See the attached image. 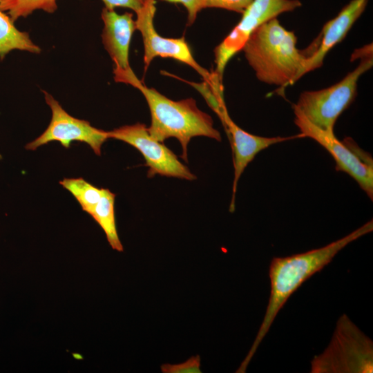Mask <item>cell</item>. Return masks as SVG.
<instances>
[{
  "mask_svg": "<svg viewBox=\"0 0 373 373\" xmlns=\"http://www.w3.org/2000/svg\"><path fill=\"white\" fill-rule=\"evenodd\" d=\"M296 42L294 32L274 18L252 32L242 50L259 81L282 88L303 75L307 59L318 46L317 39L305 52L297 48Z\"/></svg>",
  "mask_w": 373,
  "mask_h": 373,
  "instance_id": "cell-2",
  "label": "cell"
},
{
  "mask_svg": "<svg viewBox=\"0 0 373 373\" xmlns=\"http://www.w3.org/2000/svg\"><path fill=\"white\" fill-rule=\"evenodd\" d=\"M294 123L303 137H308L323 146L332 155L336 164V170L350 175L372 200L373 198V164L372 160L365 158L354 152L348 146L339 141L334 133L320 129L310 123L298 112Z\"/></svg>",
  "mask_w": 373,
  "mask_h": 373,
  "instance_id": "cell-10",
  "label": "cell"
},
{
  "mask_svg": "<svg viewBox=\"0 0 373 373\" xmlns=\"http://www.w3.org/2000/svg\"><path fill=\"white\" fill-rule=\"evenodd\" d=\"M115 194L105 189L104 193L95 207L91 216L105 233L112 249L123 251V246L117 234L115 216Z\"/></svg>",
  "mask_w": 373,
  "mask_h": 373,
  "instance_id": "cell-15",
  "label": "cell"
},
{
  "mask_svg": "<svg viewBox=\"0 0 373 373\" xmlns=\"http://www.w3.org/2000/svg\"><path fill=\"white\" fill-rule=\"evenodd\" d=\"M373 342L350 319L342 314L331 341L311 361V373H372Z\"/></svg>",
  "mask_w": 373,
  "mask_h": 373,
  "instance_id": "cell-4",
  "label": "cell"
},
{
  "mask_svg": "<svg viewBox=\"0 0 373 373\" xmlns=\"http://www.w3.org/2000/svg\"><path fill=\"white\" fill-rule=\"evenodd\" d=\"M108 136L133 146L142 153L149 167V178L157 174L189 181L197 178L171 150L150 135L144 124L122 126L108 131Z\"/></svg>",
  "mask_w": 373,
  "mask_h": 373,
  "instance_id": "cell-7",
  "label": "cell"
},
{
  "mask_svg": "<svg viewBox=\"0 0 373 373\" xmlns=\"http://www.w3.org/2000/svg\"><path fill=\"white\" fill-rule=\"evenodd\" d=\"M370 220L347 236L329 244L286 257H274L269 270L270 295L264 318L256 337L238 372H245L275 318L290 296L314 274L327 265L345 247L372 232Z\"/></svg>",
  "mask_w": 373,
  "mask_h": 373,
  "instance_id": "cell-1",
  "label": "cell"
},
{
  "mask_svg": "<svg viewBox=\"0 0 373 373\" xmlns=\"http://www.w3.org/2000/svg\"><path fill=\"white\" fill-rule=\"evenodd\" d=\"M221 121L224 124L231 140L233 153L234 178L232 187V198L229 210L233 212L235 207V195L238 180L247 166L261 151L269 146L287 140L303 137L300 133L290 137H262L252 135L240 128L228 115L227 109L223 111Z\"/></svg>",
  "mask_w": 373,
  "mask_h": 373,
  "instance_id": "cell-12",
  "label": "cell"
},
{
  "mask_svg": "<svg viewBox=\"0 0 373 373\" xmlns=\"http://www.w3.org/2000/svg\"><path fill=\"white\" fill-rule=\"evenodd\" d=\"M370 46L361 49L363 57L360 64L341 81L323 89L303 92L293 106L294 112L300 113L320 129L334 133L338 117L356 97L360 77L373 65L372 51L364 57Z\"/></svg>",
  "mask_w": 373,
  "mask_h": 373,
  "instance_id": "cell-5",
  "label": "cell"
},
{
  "mask_svg": "<svg viewBox=\"0 0 373 373\" xmlns=\"http://www.w3.org/2000/svg\"><path fill=\"white\" fill-rule=\"evenodd\" d=\"M368 0H352L334 19L323 26L318 46L307 59L303 69V75L316 70L323 64L328 52L346 36L355 21L365 10Z\"/></svg>",
  "mask_w": 373,
  "mask_h": 373,
  "instance_id": "cell-13",
  "label": "cell"
},
{
  "mask_svg": "<svg viewBox=\"0 0 373 373\" xmlns=\"http://www.w3.org/2000/svg\"><path fill=\"white\" fill-rule=\"evenodd\" d=\"M155 10V0H145L142 8L136 13V29L142 35L144 47L145 68L156 57L172 58L192 67L210 86L217 84L218 79H213L211 74L195 60L184 37L166 38L157 32L153 23Z\"/></svg>",
  "mask_w": 373,
  "mask_h": 373,
  "instance_id": "cell-8",
  "label": "cell"
},
{
  "mask_svg": "<svg viewBox=\"0 0 373 373\" xmlns=\"http://www.w3.org/2000/svg\"><path fill=\"white\" fill-rule=\"evenodd\" d=\"M12 50L39 53L40 48L32 42L28 32L19 30L11 18L0 10V58Z\"/></svg>",
  "mask_w": 373,
  "mask_h": 373,
  "instance_id": "cell-14",
  "label": "cell"
},
{
  "mask_svg": "<svg viewBox=\"0 0 373 373\" xmlns=\"http://www.w3.org/2000/svg\"><path fill=\"white\" fill-rule=\"evenodd\" d=\"M102 18L104 23L102 43L114 63V78L137 88L142 83L135 76L128 61L129 47L136 29L133 15L117 14L114 10L104 8Z\"/></svg>",
  "mask_w": 373,
  "mask_h": 373,
  "instance_id": "cell-11",
  "label": "cell"
},
{
  "mask_svg": "<svg viewBox=\"0 0 373 373\" xmlns=\"http://www.w3.org/2000/svg\"><path fill=\"white\" fill-rule=\"evenodd\" d=\"M57 8L56 0H0V10L7 12L13 21L37 10L52 13Z\"/></svg>",
  "mask_w": 373,
  "mask_h": 373,
  "instance_id": "cell-17",
  "label": "cell"
},
{
  "mask_svg": "<svg viewBox=\"0 0 373 373\" xmlns=\"http://www.w3.org/2000/svg\"><path fill=\"white\" fill-rule=\"evenodd\" d=\"M137 89L144 96L150 109V135L160 142L169 137L176 138L181 144L184 161H188L187 147L191 138L204 136L221 141L211 117L200 110L193 98L173 101L143 84Z\"/></svg>",
  "mask_w": 373,
  "mask_h": 373,
  "instance_id": "cell-3",
  "label": "cell"
},
{
  "mask_svg": "<svg viewBox=\"0 0 373 373\" xmlns=\"http://www.w3.org/2000/svg\"><path fill=\"white\" fill-rule=\"evenodd\" d=\"M44 94L52 111L51 120L45 131L27 144L26 149L34 151L52 141H58L68 149L73 141H78L86 143L96 155H100L102 146L108 139V131L93 127L88 121L71 116L50 94L46 91H44Z\"/></svg>",
  "mask_w": 373,
  "mask_h": 373,
  "instance_id": "cell-9",
  "label": "cell"
},
{
  "mask_svg": "<svg viewBox=\"0 0 373 373\" xmlns=\"http://www.w3.org/2000/svg\"><path fill=\"white\" fill-rule=\"evenodd\" d=\"M170 3L182 4L187 10V25H192L198 13L206 8L207 0H164Z\"/></svg>",
  "mask_w": 373,
  "mask_h": 373,
  "instance_id": "cell-20",
  "label": "cell"
},
{
  "mask_svg": "<svg viewBox=\"0 0 373 373\" xmlns=\"http://www.w3.org/2000/svg\"><path fill=\"white\" fill-rule=\"evenodd\" d=\"M200 356L190 358L185 362L180 364H164L161 366L162 372L164 373H200Z\"/></svg>",
  "mask_w": 373,
  "mask_h": 373,
  "instance_id": "cell-18",
  "label": "cell"
},
{
  "mask_svg": "<svg viewBox=\"0 0 373 373\" xmlns=\"http://www.w3.org/2000/svg\"><path fill=\"white\" fill-rule=\"evenodd\" d=\"M106 8L114 10L116 7L128 8L137 13L144 6L145 0H102Z\"/></svg>",
  "mask_w": 373,
  "mask_h": 373,
  "instance_id": "cell-21",
  "label": "cell"
},
{
  "mask_svg": "<svg viewBox=\"0 0 373 373\" xmlns=\"http://www.w3.org/2000/svg\"><path fill=\"white\" fill-rule=\"evenodd\" d=\"M253 0H207L206 8L226 9L243 13Z\"/></svg>",
  "mask_w": 373,
  "mask_h": 373,
  "instance_id": "cell-19",
  "label": "cell"
},
{
  "mask_svg": "<svg viewBox=\"0 0 373 373\" xmlns=\"http://www.w3.org/2000/svg\"><path fill=\"white\" fill-rule=\"evenodd\" d=\"M301 6L298 0H253L239 23L214 50L215 75L220 81L229 61L240 51L252 32L279 15Z\"/></svg>",
  "mask_w": 373,
  "mask_h": 373,
  "instance_id": "cell-6",
  "label": "cell"
},
{
  "mask_svg": "<svg viewBox=\"0 0 373 373\" xmlns=\"http://www.w3.org/2000/svg\"><path fill=\"white\" fill-rule=\"evenodd\" d=\"M59 184L75 197L82 210L90 216L105 191V189L97 188L82 178H64Z\"/></svg>",
  "mask_w": 373,
  "mask_h": 373,
  "instance_id": "cell-16",
  "label": "cell"
}]
</instances>
